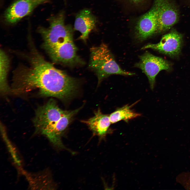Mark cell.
I'll list each match as a JSON object with an SVG mask.
<instances>
[{
  "mask_svg": "<svg viewBox=\"0 0 190 190\" xmlns=\"http://www.w3.org/2000/svg\"><path fill=\"white\" fill-rule=\"evenodd\" d=\"M30 44V66H21L15 71L11 92L19 94L36 89L42 96L69 99L78 89L77 81L47 61L31 42Z\"/></svg>",
  "mask_w": 190,
  "mask_h": 190,
  "instance_id": "cell-1",
  "label": "cell"
},
{
  "mask_svg": "<svg viewBox=\"0 0 190 190\" xmlns=\"http://www.w3.org/2000/svg\"><path fill=\"white\" fill-rule=\"evenodd\" d=\"M89 67L95 73L99 85L105 78L112 74L131 75L135 73L126 71L120 68L114 57L104 43L90 49Z\"/></svg>",
  "mask_w": 190,
  "mask_h": 190,
  "instance_id": "cell-2",
  "label": "cell"
},
{
  "mask_svg": "<svg viewBox=\"0 0 190 190\" xmlns=\"http://www.w3.org/2000/svg\"><path fill=\"white\" fill-rule=\"evenodd\" d=\"M65 14L63 11L51 17L49 26L47 28L40 27L38 31L44 41L43 46L46 49L59 45L73 38L72 28L65 23Z\"/></svg>",
  "mask_w": 190,
  "mask_h": 190,
  "instance_id": "cell-3",
  "label": "cell"
},
{
  "mask_svg": "<svg viewBox=\"0 0 190 190\" xmlns=\"http://www.w3.org/2000/svg\"><path fill=\"white\" fill-rule=\"evenodd\" d=\"M67 111L59 108L54 100L50 99L36 110L33 120L36 133H39L43 129L56 122Z\"/></svg>",
  "mask_w": 190,
  "mask_h": 190,
  "instance_id": "cell-4",
  "label": "cell"
},
{
  "mask_svg": "<svg viewBox=\"0 0 190 190\" xmlns=\"http://www.w3.org/2000/svg\"><path fill=\"white\" fill-rule=\"evenodd\" d=\"M139 61L136 63L135 67L141 69L147 76L151 88L154 87L155 77L161 71L169 70L171 64L167 60L146 52L140 56Z\"/></svg>",
  "mask_w": 190,
  "mask_h": 190,
  "instance_id": "cell-5",
  "label": "cell"
},
{
  "mask_svg": "<svg viewBox=\"0 0 190 190\" xmlns=\"http://www.w3.org/2000/svg\"><path fill=\"white\" fill-rule=\"evenodd\" d=\"M161 0H154L150 9L139 18L135 27V36L143 41L157 33L158 13Z\"/></svg>",
  "mask_w": 190,
  "mask_h": 190,
  "instance_id": "cell-6",
  "label": "cell"
},
{
  "mask_svg": "<svg viewBox=\"0 0 190 190\" xmlns=\"http://www.w3.org/2000/svg\"><path fill=\"white\" fill-rule=\"evenodd\" d=\"M82 108V107L73 110L67 111L59 120L43 129L40 133L46 136L55 147L68 150L63 144L61 137L74 116Z\"/></svg>",
  "mask_w": 190,
  "mask_h": 190,
  "instance_id": "cell-7",
  "label": "cell"
},
{
  "mask_svg": "<svg viewBox=\"0 0 190 190\" xmlns=\"http://www.w3.org/2000/svg\"><path fill=\"white\" fill-rule=\"evenodd\" d=\"M182 43V35L173 30L164 35L159 43L148 44L141 49H151L171 57H176L180 52Z\"/></svg>",
  "mask_w": 190,
  "mask_h": 190,
  "instance_id": "cell-8",
  "label": "cell"
},
{
  "mask_svg": "<svg viewBox=\"0 0 190 190\" xmlns=\"http://www.w3.org/2000/svg\"><path fill=\"white\" fill-rule=\"evenodd\" d=\"M48 0H16L5 11L4 20L8 24H15L30 13L38 6Z\"/></svg>",
  "mask_w": 190,
  "mask_h": 190,
  "instance_id": "cell-9",
  "label": "cell"
},
{
  "mask_svg": "<svg viewBox=\"0 0 190 190\" xmlns=\"http://www.w3.org/2000/svg\"><path fill=\"white\" fill-rule=\"evenodd\" d=\"M178 9L172 0H161L159 7L157 33L165 31L176 24L179 18Z\"/></svg>",
  "mask_w": 190,
  "mask_h": 190,
  "instance_id": "cell-10",
  "label": "cell"
},
{
  "mask_svg": "<svg viewBox=\"0 0 190 190\" xmlns=\"http://www.w3.org/2000/svg\"><path fill=\"white\" fill-rule=\"evenodd\" d=\"M97 22L96 17L89 9H84L79 12L75 16L74 25L75 30L81 34L79 39L86 42Z\"/></svg>",
  "mask_w": 190,
  "mask_h": 190,
  "instance_id": "cell-11",
  "label": "cell"
},
{
  "mask_svg": "<svg viewBox=\"0 0 190 190\" xmlns=\"http://www.w3.org/2000/svg\"><path fill=\"white\" fill-rule=\"evenodd\" d=\"M82 122L86 124L94 134L100 138H104L108 133L111 124L109 115L103 114L99 108L94 112V115Z\"/></svg>",
  "mask_w": 190,
  "mask_h": 190,
  "instance_id": "cell-12",
  "label": "cell"
},
{
  "mask_svg": "<svg viewBox=\"0 0 190 190\" xmlns=\"http://www.w3.org/2000/svg\"><path fill=\"white\" fill-rule=\"evenodd\" d=\"M25 173L30 188L34 189L45 188L46 189L55 188L52 177L48 171H44L34 174Z\"/></svg>",
  "mask_w": 190,
  "mask_h": 190,
  "instance_id": "cell-13",
  "label": "cell"
},
{
  "mask_svg": "<svg viewBox=\"0 0 190 190\" xmlns=\"http://www.w3.org/2000/svg\"><path fill=\"white\" fill-rule=\"evenodd\" d=\"M10 61L7 55L1 49L0 53V89L1 93L4 95L11 92L7 82V76Z\"/></svg>",
  "mask_w": 190,
  "mask_h": 190,
  "instance_id": "cell-14",
  "label": "cell"
},
{
  "mask_svg": "<svg viewBox=\"0 0 190 190\" xmlns=\"http://www.w3.org/2000/svg\"><path fill=\"white\" fill-rule=\"evenodd\" d=\"M132 106L125 105L117 108L111 114L109 117L111 124L121 120L127 122L129 120L140 116V114L136 112L131 109Z\"/></svg>",
  "mask_w": 190,
  "mask_h": 190,
  "instance_id": "cell-15",
  "label": "cell"
},
{
  "mask_svg": "<svg viewBox=\"0 0 190 190\" xmlns=\"http://www.w3.org/2000/svg\"><path fill=\"white\" fill-rule=\"evenodd\" d=\"M145 0H126L130 3L137 5L141 3Z\"/></svg>",
  "mask_w": 190,
  "mask_h": 190,
  "instance_id": "cell-16",
  "label": "cell"
}]
</instances>
